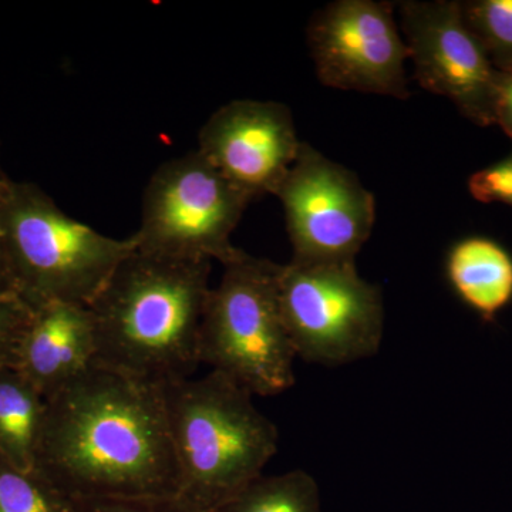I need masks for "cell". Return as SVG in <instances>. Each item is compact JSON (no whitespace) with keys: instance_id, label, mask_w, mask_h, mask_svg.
Wrapping results in <instances>:
<instances>
[{"instance_id":"cell-20","label":"cell","mask_w":512,"mask_h":512,"mask_svg":"<svg viewBox=\"0 0 512 512\" xmlns=\"http://www.w3.org/2000/svg\"><path fill=\"white\" fill-rule=\"evenodd\" d=\"M83 512H191L177 498H138V500H86Z\"/></svg>"},{"instance_id":"cell-21","label":"cell","mask_w":512,"mask_h":512,"mask_svg":"<svg viewBox=\"0 0 512 512\" xmlns=\"http://www.w3.org/2000/svg\"><path fill=\"white\" fill-rule=\"evenodd\" d=\"M494 123L512 138V73H500L495 87Z\"/></svg>"},{"instance_id":"cell-16","label":"cell","mask_w":512,"mask_h":512,"mask_svg":"<svg viewBox=\"0 0 512 512\" xmlns=\"http://www.w3.org/2000/svg\"><path fill=\"white\" fill-rule=\"evenodd\" d=\"M0 512H83L74 500L42 473L20 470L0 458Z\"/></svg>"},{"instance_id":"cell-9","label":"cell","mask_w":512,"mask_h":512,"mask_svg":"<svg viewBox=\"0 0 512 512\" xmlns=\"http://www.w3.org/2000/svg\"><path fill=\"white\" fill-rule=\"evenodd\" d=\"M308 46L320 82L332 89L409 99L410 59L390 3L338 0L308 25Z\"/></svg>"},{"instance_id":"cell-7","label":"cell","mask_w":512,"mask_h":512,"mask_svg":"<svg viewBox=\"0 0 512 512\" xmlns=\"http://www.w3.org/2000/svg\"><path fill=\"white\" fill-rule=\"evenodd\" d=\"M279 303L303 362L349 365L377 355L382 346V291L359 275L355 262L281 265Z\"/></svg>"},{"instance_id":"cell-5","label":"cell","mask_w":512,"mask_h":512,"mask_svg":"<svg viewBox=\"0 0 512 512\" xmlns=\"http://www.w3.org/2000/svg\"><path fill=\"white\" fill-rule=\"evenodd\" d=\"M281 265L242 251L224 265L210 291L198 355L254 396H276L295 384L296 360L279 303Z\"/></svg>"},{"instance_id":"cell-14","label":"cell","mask_w":512,"mask_h":512,"mask_svg":"<svg viewBox=\"0 0 512 512\" xmlns=\"http://www.w3.org/2000/svg\"><path fill=\"white\" fill-rule=\"evenodd\" d=\"M47 400L18 369H0V458L20 470L35 468Z\"/></svg>"},{"instance_id":"cell-10","label":"cell","mask_w":512,"mask_h":512,"mask_svg":"<svg viewBox=\"0 0 512 512\" xmlns=\"http://www.w3.org/2000/svg\"><path fill=\"white\" fill-rule=\"evenodd\" d=\"M400 25L423 89L447 97L480 126L494 123L495 87L500 72L468 30L460 3L400 2Z\"/></svg>"},{"instance_id":"cell-11","label":"cell","mask_w":512,"mask_h":512,"mask_svg":"<svg viewBox=\"0 0 512 512\" xmlns=\"http://www.w3.org/2000/svg\"><path fill=\"white\" fill-rule=\"evenodd\" d=\"M301 146L288 106L234 100L215 111L201 128L197 150L229 183L258 200L275 195Z\"/></svg>"},{"instance_id":"cell-13","label":"cell","mask_w":512,"mask_h":512,"mask_svg":"<svg viewBox=\"0 0 512 512\" xmlns=\"http://www.w3.org/2000/svg\"><path fill=\"white\" fill-rule=\"evenodd\" d=\"M446 274L461 302L491 323L512 302V256L493 239L471 237L450 249Z\"/></svg>"},{"instance_id":"cell-23","label":"cell","mask_w":512,"mask_h":512,"mask_svg":"<svg viewBox=\"0 0 512 512\" xmlns=\"http://www.w3.org/2000/svg\"><path fill=\"white\" fill-rule=\"evenodd\" d=\"M6 178H8V175L5 174V171L2 170V165H0V185L3 184Z\"/></svg>"},{"instance_id":"cell-18","label":"cell","mask_w":512,"mask_h":512,"mask_svg":"<svg viewBox=\"0 0 512 512\" xmlns=\"http://www.w3.org/2000/svg\"><path fill=\"white\" fill-rule=\"evenodd\" d=\"M33 309L20 299H0V369L18 366L20 346Z\"/></svg>"},{"instance_id":"cell-19","label":"cell","mask_w":512,"mask_h":512,"mask_svg":"<svg viewBox=\"0 0 512 512\" xmlns=\"http://www.w3.org/2000/svg\"><path fill=\"white\" fill-rule=\"evenodd\" d=\"M468 190L477 201L501 202L512 207V157L471 175Z\"/></svg>"},{"instance_id":"cell-4","label":"cell","mask_w":512,"mask_h":512,"mask_svg":"<svg viewBox=\"0 0 512 512\" xmlns=\"http://www.w3.org/2000/svg\"><path fill=\"white\" fill-rule=\"evenodd\" d=\"M0 241L29 308L63 302L89 306L124 258L133 237L116 239L69 217L33 183L0 185Z\"/></svg>"},{"instance_id":"cell-3","label":"cell","mask_w":512,"mask_h":512,"mask_svg":"<svg viewBox=\"0 0 512 512\" xmlns=\"http://www.w3.org/2000/svg\"><path fill=\"white\" fill-rule=\"evenodd\" d=\"M161 393L178 466V503L212 512L262 476L278 451L279 433L247 389L211 370L165 384Z\"/></svg>"},{"instance_id":"cell-2","label":"cell","mask_w":512,"mask_h":512,"mask_svg":"<svg viewBox=\"0 0 512 512\" xmlns=\"http://www.w3.org/2000/svg\"><path fill=\"white\" fill-rule=\"evenodd\" d=\"M211 261L131 252L89 305L96 328L94 366L163 387L200 365V329Z\"/></svg>"},{"instance_id":"cell-17","label":"cell","mask_w":512,"mask_h":512,"mask_svg":"<svg viewBox=\"0 0 512 512\" xmlns=\"http://www.w3.org/2000/svg\"><path fill=\"white\" fill-rule=\"evenodd\" d=\"M468 30L497 72L512 73V0L460 3Z\"/></svg>"},{"instance_id":"cell-6","label":"cell","mask_w":512,"mask_h":512,"mask_svg":"<svg viewBox=\"0 0 512 512\" xmlns=\"http://www.w3.org/2000/svg\"><path fill=\"white\" fill-rule=\"evenodd\" d=\"M252 200L229 183L200 151L161 164L143 198L137 251L227 265L242 249L231 235Z\"/></svg>"},{"instance_id":"cell-1","label":"cell","mask_w":512,"mask_h":512,"mask_svg":"<svg viewBox=\"0 0 512 512\" xmlns=\"http://www.w3.org/2000/svg\"><path fill=\"white\" fill-rule=\"evenodd\" d=\"M35 468L74 500L177 497L161 387L93 366L47 400Z\"/></svg>"},{"instance_id":"cell-15","label":"cell","mask_w":512,"mask_h":512,"mask_svg":"<svg viewBox=\"0 0 512 512\" xmlns=\"http://www.w3.org/2000/svg\"><path fill=\"white\" fill-rule=\"evenodd\" d=\"M212 512H323L320 488L303 470L261 476Z\"/></svg>"},{"instance_id":"cell-22","label":"cell","mask_w":512,"mask_h":512,"mask_svg":"<svg viewBox=\"0 0 512 512\" xmlns=\"http://www.w3.org/2000/svg\"><path fill=\"white\" fill-rule=\"evenodd\" d=\"M0 299H19L18 285H16L2 241H0Z\"/></svg>"},{"instance_id":"cell-8","label":"cell","mask_w":512,"mask_h":512,"mask_svg":"<svg viewBox=\"0 0 512 512\" xmlns=\"http://www.w3.org/2000/svg\"><path fill=\"white\" fill-rule=\"evenodd\" d=\"M275 197L284 207L295 264L355 262L375 227L372 192L308 143H302Z\"/></svg>"},{"instance_id":"cell-12","label":"cell","mask_w":512,"mask_h":512,"mask_svg":"<svg viewBox=\"0 0 512 512\" xmlns=\"http://www.w3.org/2000/svg\"><path fill=\"white\" fill-rule=\"evenodd\" d=\"M96 328L89 306L53 302L33 309L16 369L46 400L92 369Z\"/></svg>"}]
</instances>
